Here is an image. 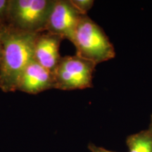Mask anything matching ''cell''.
I'll return each instance as SVG.
<instances>
[{
  "label": "cell",
  "instance_id": "cell-1",
  "mask_svg": "<svg viewBox=\"0 0 152 152\" xmlns=\"http://www.w3.org/2000/svg\"><path fill=\"white\" fill-rule=\"evenodd\" d=\"M37 35L14 29L7 24L4 26L0 62V89L4 92L17 90L20 75L33 59Z\"/></svg>",
  "mask_w": 152,
  "mask_h": 152
},
{
  "label": "cell",
  "instance_id": "cell-2",
  "mask_svg": "<svg viewBox=\"0 0 152 152\" xmlns=\"http://www.w3.org/2000/svg\"><path fill=\"white\" fill-rule=\"evenodd\" d=\"M71 42L76 54L97 65L115 57L113 45L104 30L87 15H83Z\"/></svg>",
  "mask_w": 152,
  "mask_h": 152
},
{
  "label": "cell",
  "instance_id": "cell-3",
  "mask_svg": "<svg viewBox=\"0 0 152 152\" xmlns=\"http://www.w3.org/2000/svg\"><path fill=\"white\" fill-rule=\"evenodd\" d=\"M55 0H9L7 24L26 33L45 32Z\"/></svg>",
  "mask_w": 152,
  "mask_h": 152
},
{
  "label": "cell",
  "instance_id": "cell-4",
  "mask_svg": "<svg viewBox=\"0 0 152 152\" xmlns=\"http://www.w3.org/2000/svg\"><path fill=\"white\" fill-rule=\"evenodd\" d=\"M96 64L77 56L61 57L54 71V88L61 90H83L92 87Z\"/></svg>",
  "mask_w": 152,
  "mask_h": 152
},
{
  "label": "cell",
  "instance_id": "cell-5",
  "mask_svg": "<svg viewBox=\"0 0 152 152\" xmlns=\"http://www.w3.org/2000/svg\"><path fill=\"white\" fill-rule=\"evenodd\" d=\"M82 16L71 0H55L45 31L71 42Z\"/></svg>",
  "mask_w": 152,
  "mask_h": 152
},
{
  "label": "cell",
  "instance_id": "cell-6",
  "mask_svg": "<svg viewBox=\"0 0 152 152\" xmlns=\"http://www.w3.org/2000/svg\"><path fill=\"white\" fill-rule=\"evenodd\" d=\"M54 88V74L33 59L19 79L17 90L36 94Z\"/></svg>",
  "mask_w": 152,
  "mask_h": 152
},
{
  "label": "cell",
  "instance_id": "cell-7",
  "mask_svg": "<svg viewBox=\"0 0 152 152\" xmlns=\"http://www.w3.org/2000/svg\"><path fill=\"white\" fill-rule=\"evenodd\" d=\"M63 39L60 36L46 31L38 33L35 42L33 59L54 73L61 58L59 47Z\"/></svg>",
  "mask_w": 152,
  "mask_h": 152
},
{
  "label": "cell",
  "instance_id": "cell-8",
  "mask_svg": "<svg viewBox=\"0 0 152 152\" xmlns=\"http://www.w3.org/2000/svg\"><path fill=\"white\" fill-rule=\"evenodd\" d=\"M129 152H152V135L149 130H143L127 138Z\"/></svg>",
  "mask_w": 152,
  "mask_h": 152
},
{
  "label": "cell",
  "instance_id": "cell-9",
  "mask_svg": "<svg viewBox=\"0 0 152 152\" xmlns=\"http://www.w3.org/2000/svg\"><path fill=\"white\" fill-rule=\"evenodd\" d=\"M71 2L82 15H87L94 1L93 0H71Z\"/></svg>",
  "mask_w": 152,
  "mask_h": 152
},
{
  "label": "cell",
  "instance_id": "cell-10",
  "mask_svg": "<svg viewBox=\"0 0 152 152\" xmlns=\"http://www.w3.org/2000/svg\"><path fill=\"white\" fill-rule=\"evenodd\" d=\"M9 0H0V26L7 24Z\"/></svg>",
  "mask_w": 152,
  "mask_h": 152
},
{
  "label": "cell",
  "instance_id": "cell-11",
  "mask_svg": "<svg viewBox=\"0 0 152 152\" xmlns=\"http://www.w3.org/2000/svg\"><path fill=\"white\" fill-rule=\"evenodd\" d=\"M88 149L91 152H114L104 149L103 147H97V146L94 145V144H89Z\"/></svg>",
  "mask_w": 152,
  "mask_h": 152
},
{
  "label": "cell",
  "instance_id": "cell-12",
  "mask_svg": "<svg viewBox=\"0 0 152 152\" xmlns=\"http://www.w3.org/2000/svg\"><path fill=\"white\" fill-rule=\"evenodd\" d=\"M4 26V25L0 26V62H1V56H2V33Z\"/></svg>",
  "mask_w": 152,
  "mask_h": 152
},
{
  "label": "cell",
  "instance_id": "cell-13",
  "mask_svg": "<svg viewBox=\"0 0 152 152\" xmlns=\"http://www.w3.org/2000/svg\"><path fill=\"white\" fill-rule=\"evenodd\" d=\"M149 130L150 133L152 135V115H151V123H150V125H149Z\"/></svg>",
  "mask_w": 152,
  "mask_h": 152
}]
</instances>
